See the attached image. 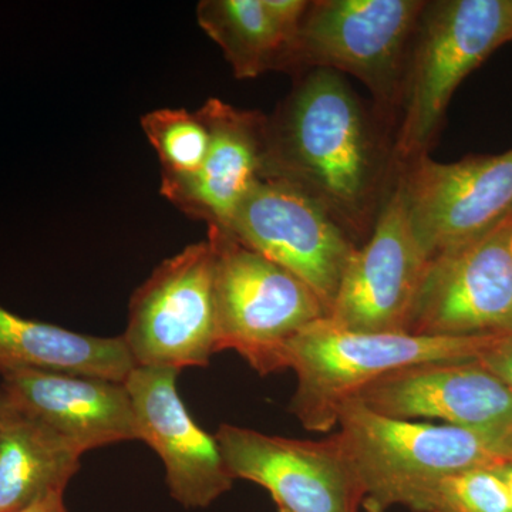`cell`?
<instances>
[{
	"mask_svg": "<svg viewBox=\"0 0 512 512\" xmlns=\"http://www.w3.org/2000/svg\"><path fill=\"white\" fill-rule=\"evenodd\" d=\"M279 512H286V511H281V510H278Z\"/></svg>",
	"mask_w": 512,
	"mask_h": 512,
	"instance_id": "27",
	"label": "cell"
},
{
	"mask_svg": "<svg viewBox=\"0 0 512 512\" xmlns=\"http://www.w3.org/2000/svg\"><path fill=\"white\" fill-rule=\"evenodd\" d=\"M407 508L414 512H512L510 495L495 466L441 477L421 490Z\"/></svg>",
	"mask_w": 512,
	"mask_h": 512,
	"instance_id": "21",
	"label": "cell"
},
{
	"mask_svg": "<svg viewBox=\"0 0 512 512\" xmlns=\"http://www.w3.org/2000/svg\"><path fill=\"white\" fill-rule=\"evenodd\" d=\"M210 131V148L200 171L161 191L171 204L208 229L227 231L239 205L264 175L266 123L256 110L210 99L197 110Z\"/></svg>",
	"mask_w": 512,
	"mask_h": 512,
	"instance_id": "15",
	"label": "cell"
},
{
	"mask_svg": "<svg viewBox=\"0 0 512 512\" xmlns=\"http://www.w3.org/2000/svg\"><path fill=\"white\" fill-rule=\"evenodd\" d=\"M355 399L393 419L440 420L500 441L512 433V390L477 359L403 367Z\"/></svg>",
	"mask_w": 512,
	"mask_h": 512,
	"instance_id": "13",
	"label": "cell"
},
{
	"mask_svg": "<svg viewBox=\"0 0 512 512\" xmlns=\"http://www.w3.org/2000/svg\"><path fill=\"white\" fill-rule=\"evenodd\" d=\"M180 370L136 366L126 382L138 441L163 461L171 497L188 510L210 507L234 484L220 444L188 412L177 389Z\"/></svg>",
	"mask_w": 512,
	"mask_h": 512,
	"instance_id": "14",
	"label": "cell"
},
{
	"mask_svg": "<svg viewBox=\"0 0 512 512\" xmlns=\"http://www.w3.org/2000/svg\"><path fill=\"white\" fill-rule=\"evenodd\" d=\"M224 232L298 276L328 315L359 247L311 195L274 177L256 181Z\"/></svg>",
	"mask_w": 512,
	"mask_h": 512,
	"instance_id": "8",
	"label": "cell"
},
{
	"mask_svg": "<svg viewBox=\"0 0 512 512\" xmlns=\"http://www.w3.org/2000/svg\"><path fill=\"white\" fill-rule=\"evenodd\" d=\"M399 178L410 224L429 261L512 215V148L456 163L421 157L400 170Z\"/></svg>",
	"mask_w": 512,
	"mask_h": 512,
	"instance_id": "10",
	"label": "cell"
},
{
	"mask_svg": "<svg viewBox=\"0 0 512 512\" xmlns=\"http://www.w3.org/2000/svg\"><path fill=\"white\" fill-rule=\"evenodd\" d=\"M427 265L397 177L375 227L350 258L326 319L356 332L407 333Z\"/></svg>",
	"mask_w": 512,
	"mask_h": 512,
	"instance_id": "11",
	"label": "cell"
},
{
	"mask_svg": "<svg viewBox=\"0 0 512 512\" xmlns=\"http://www.w3.org/2000/svg\"><path fill=\"white\" fill-rule=\"evenodd\" d=\"M9 409V400L2 392H0V423H2L3 417Z\"/></svg>",
	"mask_w": 512,
	"mask_h": 512,
	"instance_id": "26",
	"label": "cell"
},
{
	"mask_svg": "<svg viewBox=\"0 0 512 512\" xmlns=\"http://www.w3.org/2000/svg\"><path fill=\"white\" fill-rule=\"evenodd\" d=\"M495 470H497L498 474L503 478L505 487H507L512 510V461H501V463L495 464Z\"/></svg>",
	"mask_w": 512,
	"mask_h": 512,
	"instance_id": "24",
	"label": "cell"
},
{
	"mask_svg": "<svg viewBox=\"0 0 512 512\" xmlns=\"http://www.w3.org/2000/svg\"><path fill=\"white\" fill-rule=\"evenodd\" d=\"M18 512H67L64 493H52Z\"/></svg>",
	"mask_w": 512,
	"mask_h": 512,
	"instance_id": "23",
	"label": "cell"
},
{
	"mask_svg": "<svg viewBox=\"0 0 512 512\" xmlns=\"http://www.w3.org/2000/svg\"><path fill=\"white\" fill-rule=\"evenodd\" d=\"M141 127L161 163L160 191L183 184L200 171L210 148V131L197 111H150Z\"/></svg>",
	"mask_w": 512,
	"mask_h": 512,
	"instance_id": "20",
	"label": "cell"
},
{
	"mask_svg": "<svg viewBox=\"0 0 512 512\" xmlns=\"http://www.w3.org/2000/svg\"><path fill=\"white\" fill-rule=\"evenodd\" d=\"M234 480L265 488L286 512H357L362 494L338 434L322 441L222 424L215 434Z\"/></svg>",
	"mask_w": 512,
	"mask_h": 512,
	"instance_id": "12",
	"label": "cell"
},
{
	"mask_svg": "<svg viewBox=\"0 0 512 512\" xmlns=\"http://www.w3.org/2000/svg\"><path fill=\"white\" fill-rule=\"evenodd\" d=\"M407 333L512 336V215L487 234L430 259Z\"/></svg>",
	"mask_w": 512,
	"mask_h": 512,
	"instance_id": "9",
	"label": "cell"
},
{
	"mask_svg": "<svg viewBox=\"0 0 512 512\" xmlns=\"http://www.w3.org/2000/svg\"><path fill=\"white\" fill-rule=\"evenodd\" d=\"M512 42V0L427 2L414 35L393 134L399 171L430 148L461 82Z\"/></svg>",
	"mask_w": 512,
	"mask_h": 512,
	"instance_id": "3",
	"label": "cell"
},
{
	"mask_svg": "<svg viewBox=\"0 0 512 512\" xmlns=\"http://www.w3.org/2000/svg\"><path fill=\"white\" fill-rule=\"evenodd\" d=\"M134 365L205 367L217 353L215 256L211 242L165 259L133 293L121 336Z\"/></svg>",
	"mask_w": 512,
	"mask_h": 512,
	"instance_id": "7",
	"label": "cell"
},
{
	"mask_svg": "<svg viewBox=\"0 0 512 512\" xmlns=\"http://www.w3.org/2000/svg\"><path fill=\"white\" fill-rule=\"evenodd\" d=\"M0 376V392L16 409L45 423L82 454L138 440L124 382L32 370Z\"/></svg>",
	"mask_w": 512,
	"mask_h": 512,
	"instance_id": "16",
	"label": "cell"
},
{
	"mask_svg": "<svg viewBox=\"0 0 512 512\" xmlns=\"http://www.w3.org/2000/svg\"><path fill=\"white\" fill-rule=\"evenodd\" d=\"M134 367L121 336L83 335L23 318L0 303V375L32 370L126 382Z\"/></svg>",
	"mask_w": 512,
	"mask_h": 512,
	"instance_id": "17",
	"label": "cell"
},
{
	"mask_svg": "<svg viewBox=\"0 0 512 512\" xmlns=\"http://www.w3.org/2000/svg\"><path fill=\"white\" fill-rule=\"evenodd\" d=\"M389 128L342 74L308 70L266 123L262 177L311 195L365 242L400 173Z\"/></svg>",
	"mask_w": 512,
	"mask_h": 512,
	"instance_id": "1",
	"label": "cell"
},
{
	"mask_svg": "<svg viewBox=\"0 0 512 512\" xmlns=\"http://www.w3.org/2000/svg\"><path fill=\"white\" fill-rule=\"evenodd\" d=\"M83 454L30 414L9 409L0 423V512H18L64 493Z\"/></svg>",
	"mask_w": 512,
	"mask_h": 512,
	"instance_id": "18",
	"label": "cell"
},
{
	"mask_svg": "<svg viewBox=\"0 0 512 512\" xmlns=\"http://www.w3.org/2000/svg\"><path fill=\"white\" fill-rule=\"evenodd\" d=\"M200 28L221 47L239 80L255 79L282 64L296 36L279 25L264 0H202Z\"/></svg>",
	"mask_w": 512,
	"mask_h": 512,
	"instance_id": "19",
	"label": "cell"
},
{
	"mask_svg": "<svg viewBox=\"0 0 512 512\" xmlns=\"http://www.w3.org/2000/svg\"><path fill=\"white\" fill-rule=\"evenodd\" d=\"M501 460L512 461V433L510 436L505 437L500 444Z\"/></svg>",
	"mask_w": 512,
	"mask_h": 512,
	"instance_id": "25",
	"label": "cell"
},
{
	"mask_svg": "<svg viewBox=\"0 0 512 512\" xmlns=\"http://www.w3.org/2000/svg\"><path fill=\"white\" fill-rule=\"evenodd\" d=\"M424 0H315L281 72L325 69L365 84L375 110L396 127L404 73Z\"/></svg>",
	"mask_w": 512,
	"mask_h": 512,
	"instance_id": "5",
	"label": "cell"
},
{
	"mask_svg": "<svg viewBox=\"0 0 512 512\" xmlns=\"http://www.w3.org/2000/svg\"><path fill=\"white\" fill-rule=\"evenodd\" d=\"M338 426L367 512L407 507L441 477L503 461L500 440L447 424L382 416L356 399L343 404Z\"/></svg>",
	"mask_w": 512,
	"mask_h": 512,
	"instance_id": "4",
	"label": "cell"
},
{
	"mask_svg": "<svg viewBox=\"0 0 512 512\" xmlns=\"http://www.w3.org/2000/svg\"><path fill=\"white\" fill-rule=\"evenodd\" d=\"M500 336L356 332L318 320L289 340L284 370L296 376L289 412L308 431L338 427L343 404L380 377L420 363L478 359Z\"/></svg>",
	"mask_w": 512,
	"mask_h": 512,
	"instance_id": "2",
	"label": "cell"
},
{
	"mask_svg": "<svg viewBox=\"0 0 512 512\" xmlns=\"http://www.w3.org/2000/svg\"><path fill=\"white\" fill-rule=\"evenodd\" d=\"M477 360L512 390V336L495 339Z\"/></svg>",
	"mask_w": 512,
	"mask_h": 512,
	"instance_id": "22",
	"label": "cell"
},
{
	"mask_svg": "<svg viewBox=\"0 0 512 512\" xmlns=\"http://www.w3.org/2000/svg\"><path fill=\"white\" fill-rule=\"evenodd\" d=\"M207 239L215 256L217 352L234 350L262 376L281 372L289 340L328 318L325 305L298 276L228 232L208 229Z\"/></svg>",
	"mask_w": 512,
	"mask_h": 512,
	"instance_id": "6",
	"label": "cell"
}]
</instances>
